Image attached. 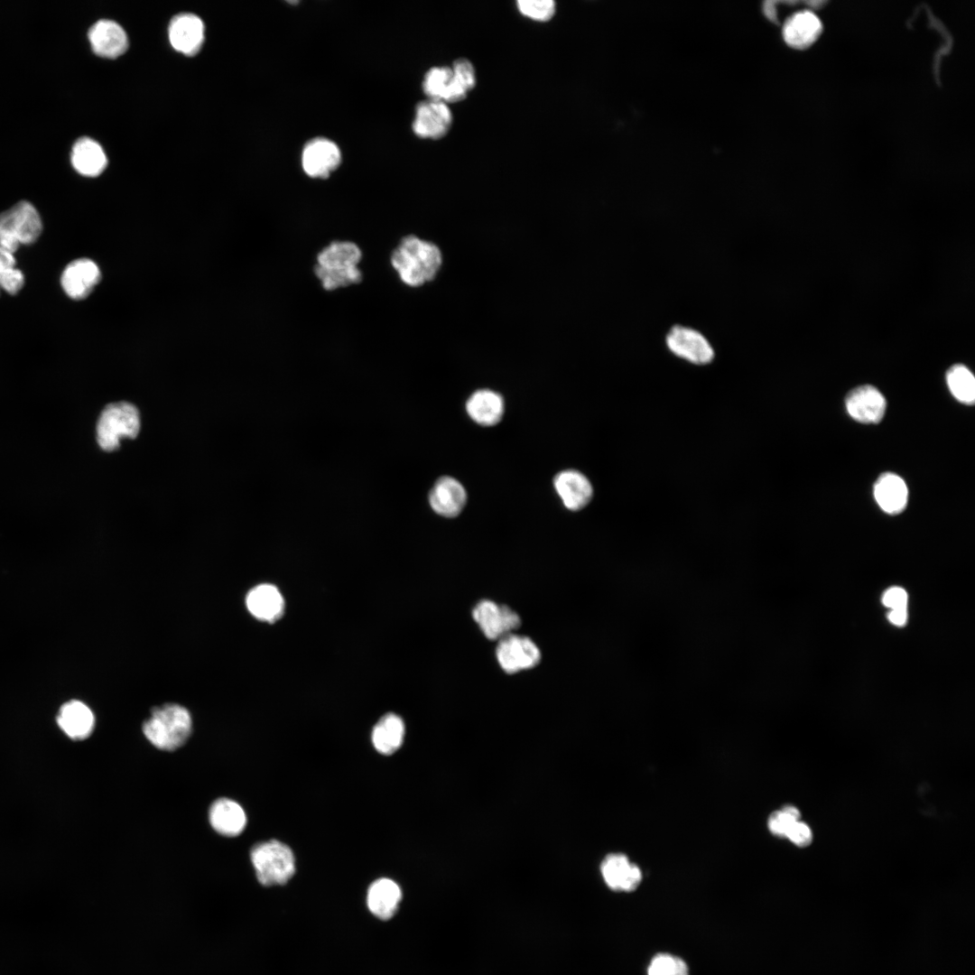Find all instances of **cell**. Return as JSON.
<instances>
[{
	"mask_svg": "<svg viewBox=\"0 0 975 975\" xmlns=\"http://www.w3.org/2000/svg\"><path fill=\"white\" fill-rule=\"evenodd\" d=\"M516 8L526 18L537 22H547L556 13V3L553 0H518Z\"/></svg>",
	"mask_w": 975,
	"mask_h": 975,
	"instance_id": "obj_31",
	"label": "cell"
},
{
	"mask_svg": "<svg viewBox=\"0 0 975 975\" xmlns=\"http://www.w3.org/2000/svg\"><path fill=\"white\" fill-rule=\"evenodd\" d=\"M250 859L260 884L265 887L283 885L295 872V859L284 843L270 840L255 845Z\"/></svg>",
	"mask_w": 975,
	"mask_h": 975,
	"instance_id": "obj_5",
	"label": "cell"
},
{
	"mask_svg": "<svg viewBox=\"0 0 975 975\" xmlns=\"http://www.w3.org/2000/svg\"><path fill=\"white\" fill-rule=\"evenodd\" d=\"M404 732V721L398 715L385 714L372 730L373 746L379 753L391 755L402 746Z\"/></svg>",
	"mask_w": 975,
	"mask_h": 975,
	"instance_id": "obj_28",
	"label": "cell"
},
{
	"mask_svg": "<svg viewBox=\"0 0 975 975\" xmlns=\"http://www.w3.org/2000/svg\"><path fill=\"white\" fill-rule=\"evenodd\" d=\"M169 40L172 46L187 56L197 54L204 42V23L193 14H179L169 25Z\"/></svg>",
	"mask_w": 975,
	"mask_h": 975,
	"instance_id": "obj_15",
	"label": "cell"
},
{
	"mask_svg": "<svg viewBox=\"0 0 975 975\" xmlns=\"http://www.w3.org/2000/svg\"><path fill=\"white\" fill-rule=\"evenodd\" d=\"M192 729L189 710L177 703H166L152 710L143 724L144 737L155 748L173 751L188 740Z\"/></svg>",
	"mask_w": 975,
	"mask_h": 975,
	"instance_id": "obj_4",
	"label": "cell"
},
{
	"mask_svg": "<svg viewBox=\"0 0 975 975\" xmlns=\"http://www.w3.org/2000/svg\"><path fill=\"white\" fill-rule=\"evenodd\" d=\"M600 872L606 885L614 891L632 892L642 881L641 869L621 853L607 855L600 864Z\"/></svg>",
	"mask_w": 975,
	"mask_h": 975,
	"instance_id": "obj_16",
	"label": "cell"
},
{
	"mask_svg": "<svg viewBox=\"0 0 975 975\" xmlns=\"http://www.w3.org/2000/svg\"><path fill=\"white\" fill-rule=\"evenodd\" d=\"M402 897L399 886L389 878H379L368 888L367 903L370 912L382 920L395 915Z\"/></svg>",
	"mask_w": 975,
	"mask_h": 975,
	"instance_id": "obj_26",
	"label": "cell"
},
{
	"mask_svg": "<svg viewBox=\"0 0 975 975\" xmlns=\"http://www.w3.org/2000/svg\"><path fill=\"white\" fill-rule=\"evenodd\" d=\"M553 486L564 506L571 511L582 509L592 498L590 482L577 470L561 471L555 476Z\"/></svg>",
	"mask_w": 975,
	"mask_h": 975,
	"instance_id": "obj_18",
	"label": "cell"
},
{
	"mask_svg": "<svg viewBox=\"0 0 975 975\" xmlns=\"http://www.w3.org/2000/svg\"><path fill=\"white\" fill-rule=\"evenodd\" d=\"M15 266V258L14 254L6 251L0 246V274L9 268Z\"/></svg>",
	"mask_w": 975,
	"mask_h": 975,
	"instance_id": "obj_37",
	"label": "cell"
},
{
	"mask_svg": "<svg viewBox=\"0 0 975 975\" xmlns=\"http://www.w3.org/2000/svg\"><path fill=\"white\" fill-rule=\"evenodd\" d=\"M887 618L895 626L903 627L907 620L906 608L890 609Z\"/></svg>",
	"mask_w": 975,
	"mask_h": 975,
	"instance_id": "obj_36",
	"label": "cell"
},
{
	"mask_svg": "<svg viewBox=\"0 0 975 975\" xmlns=\"http://www.w3.org/2000/svg\"><path fill=\"white\" fill-rule=\"evenodd\" d=\"M42 231L39 212L29 201L22 200L0 214V236H9L20 244L34 243Z\"/></svg>",
	"mask_w": 975,
	"mask_h": 975,
	"instance_id": "obj_7",
	"label": "cell"
},
{
	"mask_svg": "<svg viewBox=\"0 0 975 975\" xmlns=\"http://www.w3.org/2000/svg\"><path fill=\"white\" fill-rule=\"evenodd\" d=\"M647 975H689V969L682 959L668 953H660L652 959L647 969Z\"/></svg>",
	"mask_w": 975,
	"mask_h": 975,
	"instance_id": "obj_30",
	"label": "cell"
},
{
	"mask_svg": "<svg viewBox=\"0 0 975 975\" xmlns=\"http://www.w3.org/2000/svg\"><path fill=\"white\" fill-rule=\"evenodd\" d=\"M848 413L862 423L879 422L886 411L883 395L873 385H864L852 389L846 396Z\"/></svg>",
	"mask_w": 975,
	"mask_h": 975,
	"instance_id": "obj_13",
	"label": "cell"
},
{
	"mask_svg": "<svg viewBox=\"0 0 975 975\" xmlns=\"http://www.w3.org/2000/svg\"><path fill=\"white\" fill-rule=\"evenodd\" d=\"M342 154L339 147L326 137L309 140L302 151L301 162L303 172L312 179H327L340 165Z\"/></svg>",
	"mask_w": 975,
	"mask_h": 975,
	"instance_id": "obj_9",
	"label": "cell"
},
{
	"mask_svg": "<svg viewBox=\"0 0 975 975\" xmlns=\"http://www.w3.org/2000/svg\"><path fill=\"white\" fill-rule=\"evenodd\" d=\"M477 75L472 62L459 58L451 66H434L423 77L422 88L427 98L446 104L464 100L476 87Z\"/></svg>",
	"mask_w": 975,
	"mask_h": 975,
	"instance_id": "obj_3",
	"label": "cell"
},
{
	"mask_svg": "<svg viewBox=\"0 0 975 975\" xmlns=\"http://www.w3.org/2000/svg\"><path fill=\"white\" fill-rule=\"evenodd\" d=\"M472 617L486 637L499 640L512 634L521 625L520 617L505 605L484 599L472 611Z\"/></svg>",
	"mask_w": 975,
	"mask_h": 975,
	"instance_id": "obj_12",
	"label": "cell"
},
{
	"mask_svg": "<svg viewBox=\"0 0 975 975\" xmlns=\"http://www.w3.org/2000/svg\"><path fill=\"white\" fill-rule=\"evenodd\" d=\"M666 346L675 356L695 365H706L714 358V349L700 331L675 325L665 337Z\"/></svg>",
	"mask_w": 975,
	"mask_h": 975,
	"instance_id": "obj_10",
	"label": "cell"
},
{
	"mask_svg": "<svg viewBox=\"0 0 975 975\" xmlns=\"http://www.w3.org/2000/svg\"><path fill=\"white\" fill-rule=\"evenodd\" d=\"M801 813L793 805H785L778 811L772 812L767 820V827L770 832L779 838H785L789 828L800 821Z\"/></svg>",
	"mask_w": 975,
	"mask_h": 975,
	"instance_id": "obj_32",
	"label": "cell"
},
{
	"mask_svg": "<svg viewBox=\"0 0 975 975\" xmlns=\"http://www.w3.org/2000/svg\"><path fill=\"white\" fill-rule=\"evenodd\" d=\"M820 19L810 11H801L789 17L783 26L785 42L795 49H805L821 35Z\"/></svg>",
	"mask_w": 975,
	"mask_h": 975,
	"instance_id": "obj_22",
	"label": "cell"
},
{
	"mask_svg": "<svg viewBox=\"0 0 975 975\" xmlns=\"http://www.w3.org/2000/svg\"><path fill=\"white\" fill-rule=\"evenodd\" d=\"M57 723L69 738L81 740L87 738L92 733L95 726V716L84 702L74 700L64 703L60 707Z\"/></svg>",
	"mask_w": 975,
	"mask_h": 975,
	"instance_id": "obj_20",
	"label": "cell"
},
{
	"mask_svg": "<svg viewBox=\"0 0 975 975\" xmlns=\"http://www.w3.org/2000/svg\"><path fill=\"white\" fill-rule=\"evenodd\" d=\"M88 40L95 53L105 58H117L128 48L124 29L111 20H99L88 31Z\"/></svg>",
	"mask_w": 975,
	"mask_h": 975,
	"instance_id": "obj_17",
	"label": "cell"
},
{
	"mask_svg": "<svg viewBox=\"0 0 975 975\" xmlns=\"http://www.w3.org/2000/svg\"><path fill=\"white\" fill-rule=\"evenodd\" d=\"M907 593L900 587H892L888 589L882 597L883 604L893 608H907Z\"/></svg>",
	"mask_w": 975,
	"mask_h": 975,
	"instance_id": "obj_35",
	"label": "cell"
},
{
	"mask_svg": "<svg viewBox=\"0 0 975 975\" xmlns=\"http://www.w3.org/2000/svg\"><path fill=\"white\" fill-rule=\"evenodd\" d=\"M496 655L501 668L508 673L533 668L541 660V652L534 642L515 634L498 640Z\"/></svg>",
	"mask_w": 975,
	"mask_h": 975,
	"instance_id": "obj_8",
	"label": "cell"
},
{
	"mask_svg": "<svg viewBox=\"0 0 975 975\" xmlns=\"http://www.w3.org/2000/svg\"><path fill=\"white\" fill-rule=\"evenodd\" d=\"M209 822L219 834L234 837L240 834L246 825V815L237 802L228 798L216 800L209 808Z\"/></svg>",
	"mask_w": 975,
	"mask_h": 975,
	"instance_id": "obj_23",
	"label": "cell"
},
{
	"mask_svg": "<svg viewBox=\"0 0 975 975\" xmlns=\"http://www.w3.org/2000/svg\"><path fill=\"white\" fill-rule=\"evenodd\" d=\"M442 264L440 248L414 235L403 237L392 252L391 265L400 280L409 287H420L432 281Z\"/></svg>",
	"mask_w": 975,
	"mask_h": 975,
	"instance_id": "obj_1",
	"label": "cell"
},
{
	"mask_svg": "<svg viewBox=\"0 0 975 975\" xmlns=\"http://www.w3.org/2000/svg\"><path fill=\"white\" fill-rule=\"evenodd\" d=\"M71 162L80 174L94 177L104 171L107 159L103 148L97 141L84 136L79 138L72 147Z\"/></svg>",
	"mask_w": 975,
	"mask_h": 975,
	"instance_id": "obj_27",
	"label": "cell"
},
{
	"mask_svg": "<svg viewBox=\"0 0 975 975\" xmlns=\"http://www.w3.org/2000/svg\"><path fill=\"white\" fill-rule=\"evenodd\" d=\"M452 122L448 104L427 98L416 105L412 128L419 138L438 140L449 133Z\"/></svg>",
	"mask_w": 975,
	"mask_h": 975,
	"instance_id": "obj_11",
	"label": "cell"
},
{
	"mask_svg": "<svg viewBox=\"0 0 975 975\" xmlns=\"http://www.w3.org/2000/svg\"><path fill=\"white\" fill-rule=\"evenodd\" d=\"M467 494L463 486L451 477L440 478L429 493L432 510L444 517H455L463 509Z\"/></svg>",
	"mask_w": 975,
	"mask_h": 975,
	"instance_id": "obj_19",
	"label": "cell"
},
{
	"mask_svg": "<svg viewBox=\"0 0 975 975\" xmlns=\"http://www.w3.org/2000/svg\"><path fill=\"white\" fill-rule=\"evenodd\" d=\"M246 604L251 615L266 622L277 620L284 608L283 598L279 590L267 583L254 587L246 595Z\"/></svg>",
	"mask_w": 975,
	"mask_h": 975,
	"instance_id": "obj_21",
	"label": "cell"
},
{
	"mask_svg": "<svg viewBox=\"0 0 975 975\" xmlns=\"http://www.w3.org/2000/svg\"><path fill=\"white\" fill-rule=\"evenodd\" d=\"M785 838L800 848L808 847L812 840V832L803 822H794L788 830Z\"/></svg>",
	"mask_w": 975,
	"mask_h": 975,
	"instance_id": "obj_34",
	"label": "cell"
},
{
	"mask_svg": "<svg viewBox=\"0 0 975 975\" xmlns=\"http://www.w3.org/2000/svg\"><path fill=\"white\" fill-rule=\"evenodd\" d=\"M361 258V249L354 242L333 241L317 255L314 274L327 291L357 284L362 280Z\"/></svg>",
	"mask_w": 975,
	"mask_h": 975,
	"instance_id": "obj_2",
	"label": "cell"
},
{
	"mask_svg": "<svg viewBox=\"0 0 975 975\" xmlns=\"http://www.w3.org/2000/svg\"><path fill=\"white\" fill-rule=\"evenodd\" d=\"M23 283V274L15 266L0 274V288L10 294H16L22 289Z\"/></svg>",
	"mask_w": 975,
	"mask_h": 975,
	"instance_id": "obj_33",
	"label": "cell"
},
{
	"mask_svg": "<svg viewBox=\"0 0 975 975\" xmlns=\"http://www.w3.org/2000/svg\"><path fill=\"white\" fill-rule=\"evenodd\" d=\"M873 494L879 507L887 514H899L906 506V485L903 478L894 473L880 475L874 484Z\"/></svg>",
	"mask_w": 975,
	"mask_h": 975,
	"instance_id": "obj_25",
	"label": "cell"
},
{
	"mask_svg": "<svg viewBox=\"0 0 975 975\" xmlns=\"http://www.w3.org/2000/svg\"><path fill=\"white\" fill-rule=\"evenodd\" d=\"M946 380L952 395L965 404H972L975 400V379L965 366L956 364L946 374Z\"/></svg>",
	"mask_w": 975,
	"mask_h": 975,
	"instance_id": "obj_29",
	"label": "cell"
},
{
	"mask_svg": "<svg viewBox=\"0 0 975 975\" xmlns=\"http://www.w3.org/2000/svg\"><path fill=\"white\" fill-rule=\"evenodd\" d=\"M101 279L98 265L88 258L70 262L64 269L60 283L66 294L74 300L88 297Z\"/></svg>",
	"mask_w": 975,
	"mask_h": 975,
	"instance_id": "obj_14",
	"label": "cell"
},
{
	"mask_svg": "<svg viewBox=\"0 0 975 975\" xmlns=\"http://www.w3.org/2000/svg\"><path fill=\"white\" fill-rule=\"evenodd\" d=\"M466 411L478 424L493 426L502 419L505 403L498 393L489 389H481L469 397L466 402Z\"/></svg>",
	"mask_w": 975,
	"mask_h": 975,
	"instance_id": "obj_24",
	"label": "cell"
},
{
	"mask_svg": "<svg viewBox=\"0 0 975 975\" xmlns=\"http://www.w3.org/2000/svg\"><path fill=\"white\" fill-rule=\"evenodd\" d=\"M139 429V412L135 405L126 402L110 404L98 422V442L103 450L111 451L119 447L122 437L135 438Z\"/></svg>",
	"mask_w": 975,
	"mask_h": 975,
	"instance_id": "obj_6",
	"label": "cell"
}]
</instances>
